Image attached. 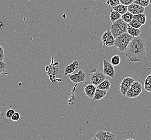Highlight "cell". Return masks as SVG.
<instances>
[{
    "mask_svg": "<svg viewBox=\"0 0 151 140\" xmlns=\"http://www.w3.org/2000/svg\"><path fill=\"white\" fill-rule=\"evenodd\" d=\"M125 56L131 63L146 61V46L144 40L140 37L133 38L127 46Z\"/></svg>",
    "mask_w": 151,
    "mask_h": 140,
    "instance_id": "1",
    "label": "cell"
},
{
    "mask_svg": "<svg viewBox=\"0 0 151 140\" xmlns=\"http://www.w3.org/2000/svg\"><path fill=\"white\" fill-rule=\"evenodd\" d=\"M128 25H130V27L137 29H139L142 26V25L139 23L135 19H133H133L130 22Z\"/></svg>",
    "mask_w": 151,
    "mask_h": 140,
    "instance_id": "24",
    "label": "cell"
},
{
    "mask_svg": "<svg viewBox=\"0 0 151 140\" xmlns=\"http://www.w3.org/2000/svg\"><path fill=\"white\" fill-rule=\"evenodd\" d=\"M4 59V51L2 46L0 45V61H3Z\"/></svg>",
    "mask_w": 151,
    "mask_h": 140,
    "instance_id": "30",
    "label": "cell"
},
{
    "mask_svg": "<svg viewBox=\"0 0 151 140\" xmlns=\"http://www.w3.org/2000/svg\"><path fill=\"white\" fill-rule=\"evenodd\" d=\"M0 113H1V111H0Z\"/></svg>",
    "mask_w": 151,
    "mask_h": 140,
    "instance_id": "35",
    "label": "cell"
},
{
    "mask_svg": "<svg viewBox=\"0 0 151 140\" xmlns=\"http://www.w3.org/2000/svg\"><path fill=\"white\" fill-rule=\"evenodd\" d=\"M15 111L14 110H9L6 111V119H11Z\"/></svg>",
    "mask_w": 151,
    "mask_h": 140,
    "instance_id": "28",
    "label": "cell"
},
{
    "mask_svg": "<svg viewBox=\"0 0 151 140\" xmlns=\"http://www.w3.org/2000/svg\"><path fill=\"white\" fill-rule=\"evenodd\" d=\"M127 26L128 24L124 22L121 18L114 23H112L110 31L114 38H116L122 34L126 33L127 31Z\"/></svg>",
    "mask_w": 151,
    "mask_h": 140,
    "instance_id": "3",
    "label": "cell"
},
{
    "mask_svg": "<svg viewBox=\"0 0 151 140\" xmlns=\"http://www.w3.org/2000/svg\"><path fill=\"white\" fill-rule=\"evenodd\" d=\"M133 18L137 20L142 25H145L147 20V17L145 14L133 16Z\"/></svg>",
    "mask_w": 151,
    "mask_h": 140,
    "instance_id": "18",
    "label": "cell"
},
{
    "mask_svg": "<svg viewBox=\"0 0 151 140\" xmlns=\"http://www.w3.org/2000/svg\"><path fill=\"white\" fill-rule=\"evenodd\" d=\"M2 27H3V25H2V23L1 22H0V28Z\"/></svg>",
    "mask_w": 151,
    "mask_h": 140,
    "instance_id": "32",
    "label": "cell"
},
{
    "mask_svg": "<svg viewBox=\"0 0 151 140\" xmlns=\"http://www.w3.org/2000/svg\"><path fill=\"white\" fill-rule=\"evenodd\" d=\"M107 92L108 91H102V90H101V89L96 88L93 100L94 101H98L102 99L103 98L106 97Z\"/></svg>",
    "mask_w": 151,
    "mask_h": 140,
    "instance_id": "14",
    "label": "cell"
},
{
    "mask_svg": "<svg viewBox=\"0 0 151 140\" xmlns=\"http://www.w3.org/2000/svg\"><path fill=\"white\" fill-rule=\"evenodd\" d=\"M79 63L78 61L76 60L73 62L72 63L67 65L65 67L64 73L65 76L72 74L76 69L79 68Z\"/></svg>",
    "mask_w": 151,
    "mask_h": 140,
    "instance_id": "12",
    "label": "cell"
},
{
    "mask_svg": "<svg viewBox=\"0 0 151 140\" xmlns=\"http://www.w3.org/2000/svg\"><path fill=\"white\" fill-rule=\"evenodd\" d=\"M106 79V76L101 71L97 70L96 69H93L90 75V82L91 84L97 86Z\"/></svg>",
    "mask_w": 151,
    "mask_h": 140,
    "instance_id": "4",
    "label": "cell"
},
{
    "mask_svg": "<svg viewBox=\"0 0 151 140\" xmlns=\"http://www.w3.org/2000/svg\"><path fill=\"white\" fill-rule=\"evenodd\" d=\"M95 137L99 140H116V136L110 131H99L95 134Z\"/></svg>",
    "mask_w": 151,
    "mask_h": 140,
    "instance_id": "10",
    "label": "cell"
},
{
    "mask_svg": "<svg viewBox=\"0 0 151 140\" xmlns=\"http://www.w3.org/2000/svg\"><path fill=\"white\" fill-rule=\"evenodd\" d=\"M133 39V37L131 36L127 32L122 34L115 38L114 46L119 51L125 52L126 51L129 44Z\"/></svg>",
    "mask_w": 151,
    "mask_h": 140,
    "instance_id": "2",
    "label": "cell"
},
{
    "mask_svg": "<svg viewBox=\"0 0 151 140\" xmlns=\"http://www.w3.org/2000/svg\"><path fill=\"white\" fill-rule=\"evenodd\" d=\"M121 18V15L118 12H116L114 10H110V21L114 23L115 22L117 21L119 19Z\"/></svg>",
    "mask_w": 151,
    "mask_h": 140,
    "instance_id": "19",
    "label": "cell"
},
{
    "mask_svg": "<svg viewBox=\"0 0 151 140\" xmlns=\"http://www.w3.org/2000/svg\"><path fill=\"white\" fill-rule=\"evenodd\" d=\"M20 117H21L20 114L18 113V112H15V113L14 114V115H12L11 119H12V120L13 121H17L20 119Z\"/></svg>",
    "mask_w": 151,
    "mask_h": 140,
    "instance_id": "29",
    "label": "cell"
},
{
    "mask_svg": "<svg viewBox=\"0 0 151 140\" xmlns=\"http://www.w3.org/2000/svg\"><path fill=\"white\" fill-rule=\"evenodd\" d=\"M135 80L131 77L125 78L120 85V92L123 95H126L130 87Z\"/></svg>",
    "mask_w": 151,
    "mask_h": 140,
    "instance_id": "6",
    "label": "cell"
},
{
    "mask_svg": "<svg viewBox=\"0 0 151 140\" xmlns=\"http://www.w3.org/2000/svg\"><path fill=\"white\" fill-rule=\"evenodd\" d=\"M119 2L124 6H128L133 3V0H120Z\"/></svg>",
    "mask_w": 151,
    "mask_h": 140,
    "instance_id": "26",
    "label": "cell"
},
{
    "mask_svg": "<svg viewBox=\"0 0 151 140\" xmlns=\"http://www.w3.org/2000/svg\"><path fill=\"white\" fill-rule=\"evenodd\" d=\"M112 9L118 12L121 16L124 15V14L127 12V6H124L121 3L118 4V6L112 8Z\"/></svg>",
    "mask_w": 151,
    "mask_h": 140,
    "instance_id": "17",
    "label": "cell"
},
{
    "mask_svg": "<svg viewBox=\"0 0 151 140\" xmlns=\"http://www.w3.org/2000/svg\"><path fill=\"white\" fill-rule=\"evenodd\" d=\"M127 12H130L133 16L137 15L139 14H144L145 8L139 6L137 4L132 3L130 6H127Z\"/></svg>",
    "mask_w": 151,
    "mask_h": 140,
    "instance_id": "11",
    "label": "cell"
},
{
    "mask_svg": "<svg viewBox=\"0 0 151 140\" xmlns=\"http://www.w3.org/2000/svg\"><path fill=\"white\" fill-rule=\"evenodd\" d=\"M69 78L73 82L79 84L86 81V74L83 70H80L76 74H70Z\"/></svg>",
    "mask_w": 151,
    "mask_h": 140,
    "instance_id": "9",
    "label": "cell"
},
{
    "mask_svg": "<svg viewBox=\"0 0 151 140\" xmlns=\"http://www.w3.org/2000/svg\"><path fill=\"white\" fill-rule=\"evenodd\" d=\"M127 32L131 36L133 37V38H136L139 37L141 34V31L140 30V29H137L132 27L128 25Z\"/></svg>",
    "mask_w": 151,
    "mask_h": 140,
    "instance_id": "15",
    "label": "cell"
},
{
    "mask_svg": "<svg viewBox=\"0 0 151 140\" xmlns=\"http://www.w3.org/2000/svg\"><path fill=\"white\" fill-rule=\"evenodd\" d=\"M133 15L131 14L130 12H126L124 15L121 16V19L126 23L129 24L130 22L133 19Z\"/></svg>",
    "mask_w": 151,
    "mask_h": 140,
    "instance_id": "21",
    "label": "cell"
},
{
    "mask_svg": "<svg viewBox=\"0 0 151 140\" xmlns=\"http://www.w3.org/2000/svg\"><path fill=\"white\" fill-rule=\"evenodd\" d=\"M96 89V86H94L93 84H88L86 86H85L84 88V91L85 94L88 97L89 99H93L94 95L95 93V91Z\"/></svg>",
    "mask_w": 151,
    "mask_h": 140,
    "instance_id": "13",
    "label": "cell"
},
{
    "mask_svg": "<svg viewBox=\"0 0 151 140\" xmlns=\"http://www.w3.org/2000/svg\"><path fill=\"white\" fill-rule=\"evenodd\" d=\"M127 140H134L133 139H127Z\"/></svg>",
    "mask_w": 151,
    "mask_h": 140,
    "instance_id": "33",
    "label": "cell"
},
{
    "mask_svg": "<svg viewBox=\"0 0 151 140\" xmlns=\"http://www.w3.org/2000/svg\"><path fill=\"white\" fill-rule=\"evenodd\" d=\"M133 3L145 8L150 4V0H134Z\"/></svg>",
    "mask_w": 151,
    "mask_h": 140,
    "instance_id": "22",
    "label": "cell"
},
{
    "mask_svg": "<svg viewBox=\"0 0 151 140\" xmlns=\"http://www.w3.org/2000/svg\"><path fill=\"white\" fill-rule=\"evenodd\" d=\"M7 64L4 61H0V74L3 73L6 69Z\"/></svg>",
    "mask_w": 151,
    "mask_h": 140,
    "instance_id": "27",
    "label": "cell"
},
{
    "mask_svg": "<svg viewBox=\"0 0 151 140\" xmlns=\"http://www.w3.org/2000/svg\"><path fill=\"white\" fill-rule=\"evenodd\" d=\"M89 140H99L97 139L96 137H95V136H94V137H92L91 139H90Z\"/></svg>",
    "mask_w": 151,
    "mask_h": 140,
    "instance_id": "31",
    "label": "cell"
},
{
    "mask_svg": "<svg viewBox=\"0 0 151 140\" xmlns=\"http://www.w3.org/2000/svg\"><path fill=\"white\" fill-rule=\"evenodd\" d=\"M121 63V58L119 55H115L111 58V63L112 66H118Z\"/></svg>",
    "mask_w": 151,
    "mask_h": 140,
    "instance_id": "23",
    "label": "cell"
},
{
    "mask_svg": "<svg viewBox=\"0 0 151 140\" xmlns=\"http://www.w3.org/2000/svg\"><path fill=\"white\" fill-rule=\"evenodd\" d=\"M150 3H151V1H150Z\"/></svg>",
    "mask_w": 151,
    "mask_h": 140,
    "instance_id": "34",
    "label": "cell"
},
{
    "mask_svg": "<svg viewBox=\"0 0 151 140\" xmlns=\"http://www.w3.org/2000/svg\"><path fill=\"white\" fill-rule=\"evenodd\" d=\"M142 89V85L138 82L134 81L125 96L130 99L136 98L141 94Z\"/></svg>",
    "mask_w": 151,
    "mask_h": 140,
    "instance_id": "5",
    "label": "cell"
},
{
    "mask_svg": "<svg viewBox=\"0 0 151 140\" xmlns=\"http://www.w3.org/2000/svg\"><path fill=\"white\" fill-rule=\"evenodd\" d=\"M144 86L145 91L151 93V74H150L145 79Z\"/></svg>",
    "mask_w": 151,
    "mask_h": 140,
    "instance_id": "20",
    "label": "cell"
},
{
    "mask_svg": "<svg viewBox=\"0 0 151 140\" xmlns=\"http://www.w3.org/2000/svg\"><path fill=\"white\" fill-rule=\"evenodd\" d=\"M101 40L104 46L111 47L112 46H114L115 38L112 36L110 30H106L102 35Z\"/></svg>",
    "mask_w": 151,
    "mask_h": 140,
    "instance_id": "7",
    "label": "cell"
},
{
    "mask_svg": "<svg viewBox=\"0 0 151 140\" xmlns=\"http://www.w3.org/2000/svg\"><path fill=\"white\" fill-rule=\"evenodd\" d=\"M103 73L106 76H109L112 79L115 78V69L110 63L106 61V59L103 60Z\"/></svg>",
    "mask_w": 151,
    "mask_h": 140,
    "instance_id": "8",
    "label": "cell"
},
{
    "mask_svg": "<svg viewBox=\"0 0 151 140\" xmlns=\"http://www.w3.org/2000/svg\"><path fill=\"white\" fill-rule=\"evenodd\" d=\"M106 4L110 7H115L120 4L119 0H108L106 1Z\"/></svg>",
    "mask_w": 151,
    "mask_h": 140,
    "instance_id": "25",
    "label": "cell"
},
{
    "mask_svg": "<svg viewBox=\"0 0 151 140\" xmlns=\"http://www.w3.org/2000/svg\"><path fill=\"white\" fill-rule=\"evenodd\" d=\"M110 86H111V82L108 79H106L103 81V82H101L100 85L96 86V88L102 91H108L110 88Z\"/></svg>",
    "mask_w": 151,
    "mask_h": 140,
    "instance_id": "16",
    "label": "cell"
}]
</instances>
